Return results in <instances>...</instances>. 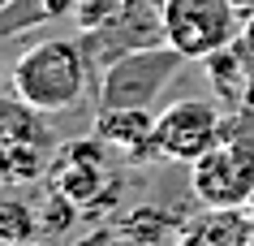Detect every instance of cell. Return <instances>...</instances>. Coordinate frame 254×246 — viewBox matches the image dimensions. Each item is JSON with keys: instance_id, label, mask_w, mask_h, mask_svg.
Segmentation results:
<instances>
[{"instance_id": "cell-1", "label": "cell", "mask_w": 254, "mask_h": 246, "mask_svg": "<svg viewBox=\"0 0 254 246\" xmlns=\"http://www.w3.org/2000/svg\"><path fill=\"white\" fill-rule=\"evenodd\" d=\"M86 52L73 39H43L13 61L9 86L39 112H65L86 95Z\"/></svg>"}, {"instance_id": "cell-2", "label": "cell", "mask_w": 254, "mask_h": 246, "mask_svg": "<svg viewBox=\"0 0 254 246\" xmlns=\"http://www.w3.org/2000/svg\"><path fill=\"white\" fill-rule=\"evenodd\" d=\"M164 43H173L186 61H207L241 39L246 17L233 0H164Z\"/></svg>"}, {"instance_id": "cell-3", "label": "cell", "mask_w": 254, "mask_h": 246, "mask_svg": "<svg viewBox=\"0 0 254 246\" xmlns=\"http://www.w3.org/2000/svg\"><path fill=\"white\" fill-rule=\"evenodd\" d=\"M186 56L173 43H155V48H138L125 52L121 61L104 69L99 82V108H151L160 91L181 74Z\"/></svg>"}, {"instance_id": "cell-4", "label": "cell", "mask_w": 254, "mask_h": 246, "mask_svg": "<svg viewBox=\"0 0 254 246\" xmlns=\"http://www.w3.org/2000/svg\"><path fill=\"white\" fill-rule=\"evenodd\" d=\"M190 186L202 207H250L254 199V147L220 138L190 164Z\"/></svg>"}, {"instance_id": "cell-5", "label": "cell", "mask_w": 254, "mask_h": 246, "mask_svg": "<svg viewBox=\"0 0 254 246\" xmlns=\"http://www.w3.org/2000/svg\"><path fill=\"white\" fill-rule=\"evenodd\" d=\"M155 43H164V9H147V0H121L99 26H86L82 52L86 61H104L108 69L125 52L155 48Z\"/></svg>"}, {"instance_id": "cell-6", "label": "cell", "mask_w": 254, "mask_h": 246, "mask_svg": "<svg viewBox=\"0 0 254 246\" xmlns=\"http://www.w3.org/2000/svg\"><path fill=\"white\" fill-rule=\"evenodd\" d=\"M220 143V112L207 99H177L155 117V147L164 160L194 164Z\"/></svg>"}, {"instance_id": "cell-7", "label": "cell", "mask_w": 254, "mask_h": 246, "mask_svg": "<svg viewBox=\"0 0 254 246\" xmlns=\"http://www.w3.org/2000/svg\"><path fill=\"white\" fill-rule=\"evenodd\" d=\"M95 138H104L108 147H117L125 160H155V117L151 108H99L95 117Z\"/></svg>"}, {"instance_id": "cell-8", "label": "cell", "mask_w": 254, "mask_h": 246, "mask_svg": "<svg viewBox=\"0 0 254 246\" xmlns=\"http://www.w3.org/2000/svg\"><path fill=\"white\" fill-rule=\"evenodd\" d=\"M181 246H254V216L246 207H207L181 225Z\"/></svg>"}, {"instance_id": "cell-9", "label": "cell", "mask_w": 254, "mask_h": 246, "mask_svg": "<svg viewBox=\"0 0 254 246\" xmlns=\"http://www.w3.org/2000/svg\"><path fill=\"white\" fill-rule=\"evenodd\" d=\"M4 143H48L52 130L43 125V112L30 108L22 95H0V147Z\"/></svg>"}, {"instance_id": "cell-10", "label": "cell", "mask_w": 254, "mask_h": 246, "mask_svg": "<svg viewBox=\"0 0 254 246\" xmlns=\"http://www.w3.org/2000/svg\"><path fill=\"white\" fill-rule=\"evenodd\" d=\"M48 143H4L0 147V181L4 186H30L48 173Z\"/></svg>"}, {"instance_id": "cell-11", "label": "cell", "mask_w": 254, "mask_h": 246, "mask_svg": "<svg viewBox=\"0 0 254 246\" xmlns=\"http://www.w3.org/2000/svg\"><path fill=\"white\" fill-rule=\"evenodd\" d=\"M52 186L65 194V199H73L78 207H91L95 199H99V194L112 186V181H108L104 164H78V160H65L61 168H56Z\"/></svg>"}, {"instance_id": "cell-12", "label": "cell", "mask_w": 254, "mask_h": 246, "mask_svg": "<svg viewBox=\"0 0 254 246\" xmlns=\"http://www.w3.org/2000/svg\"><path fill=\"white\" fill-rule=\"evenodd\" d=\"M43 233L39 212L22 199H0V242H35Z\"/></svg>"}, {"instance_id": "cell-13", "label": "cell", "mask_w": 254, "mask_h": 246, "mask_svg": "<svg viewBox=\"0 0 254 246\" xmlns=\"http://www.w3.org/2000/svg\"><path fill=\"white\" fill-rule=\"evenodd\" d=\"M82 207L73 203V199H65V194L56 190L48 203H43V212H39V225H43V233H65L69 225H73V216H78Z\"/></svg>"}, {"instance_id": "cell-14", "label": "cell", "mask_w": 254, "mask_h": 246, "mask_svg": "<svg viewBox=\"0 0 254 246\" xmlns=\"http://www.w3.org/2000/svg\"><path fill=\"white\" fill-rule=\"evenodd\" d=\"M104 138H91V143H69L65 147V160H78V164H104Z\"/></svg>"}, {"instance_id": "cell-15", "label": "cell", "mask_w": 254, "mask_h": 246, "mask_svg": "<svg viewBox=\"0 0 254 246\" xmlns=\"http://www.w3.org/2000/svg\"><path fill=\"white\" fill-rule=\"evenodd\" d=\"M241 43L254 52V17H246V30H241Z\"/></svg>"}, {"instance_id": "cell-16", "label": "cell", "mask_w": 254, "mask_h": 246, "mask_svg": "<svg viewBox=\"0 0 254 246\" xmlns=\"http://www.w3.org/2000/svg\"><path fill=\"white\" fill-rule=\"evenodd\" d=\"M233 9H237L241 17H254V0H233Z\"/></svg>"}, {"instance_id": "cell-17", "label": "cell", "mask_w": 254, "mask_h": 246, "mask_svg": "<svg viewBox=\"0 0 254 246\" xmlns=\"http://www.w3.org/2000/svg\"><path fill=\"white\" fill-rule=\"evenodd\" d=\"M0 246H35V242H0Z\"/></svg>"}, {"instance_id": "cell-18", "label": "cell", "mask_w": 254, "mask_h": 246, "mask_svg": "<svg viewBox=\"0 0 254 246\" xmlns=\"http://www.w3.org/2000/svg\"><path fill=\"white\" fill-rule=\"evenodd\" d=\"M250 212H254V199H250Z\"/></svg>"}, {"instance_id": "cell-19", "label": "cell", "mask_w": 254, "mask_h": 246, "mask_svg": "<svg viewBox=\"0 0 254 246\" xmlns=\"http://www.w3.org/2000/svg\"><path fill=\"white\" fill-rule=\"evenodd\" d=\"M0 78H4V74H0Z\"/></svg>"}]
</instances>
